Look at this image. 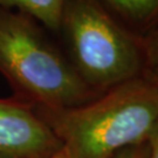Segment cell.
I'll use <instances>...</instances> for the list:
<instances>
[{
    "label": "cell",
    "mask_w": 158,
    "mask_h": 158,
    "mask_svg": "<svg viewBox=\"0 0 158 158\" xmlns=\"http://www.w3.org/2000/svg\"><path fill=\"white\" fill-rule=\"evenodd\" d=\"M69 158H109L148 141L158 122V85L149 75L127 81L82 106H33Z\"/></svg>",
    "instance_id": "6da1fadb"
},
{
    "label": "cell",
    "mask_w": 158,
    "mask_h": 158,
    "mask_svg": "<svg viewBox=\"0 0 158 158\" xmlns=\"http://www.w3.org/2000/svg\"><path fill=\"white\" fill-rule=\"evenodd\" d=\"M0 73L13 97L32 106L68 109L101 95L85 83L55 36L26 13L0 7Z\"/></svg>",
    "instance_id": "7a4b0ae2"
},
{
    "label": "cell",
    "mask_w": 158,
    "mask_h": 158,
    "mask_svg": "<svg viewBox=\"0 0 158 158\" xmlns=\"http://www.w3.org/2000/svg\"><path fill=\"white\" fill-rule=\"evenodd\" d=\"M55 39L80 77L98 94L148 74L142 38L96 0H64Z\"/></svg>",
    "instance_id": "3957f363"
},
{
    "label": "cell",
    "mask_w": 158,
    "mask_h": 158,
    "mask_svg": "<svg viewBox=\"0 0 158 158\" xmlns=\"http://www.w3.org/2000/svg\"><path fill=\"white\" fill-rule=\"evenodd\" d=\"M61 148L32 104L0 98V158H46Z\"/></svg>",
    "instance_id": "277c9868"
},
{
    "label": "cell",
    "mask_w": 158,
    "mask_h": 158,
    "mask_svg": "<svg viewBox=\"0 0 158 158\" xmlns=\"http://www.w3.org/2000/svg\"><path fill=\"white\" fill-rule=\"evenodd\" d=\"M130 32L143 38L158 20V0H96Z\"/></svg>",
    "instance_id": "5b68a950"
},
{
    "label": "cell",
    "mask_w": 158,
    "mask_h": 158,
    "mask_svg": "<svg viewBox=\"0 0 158 158\" xmlns=\"http://www.w3.org/2000/svg\"><path fill=\"white\" fill-rule=\"evenodd\" d=\"M64 0H0V7L26 13L54 36L59 28Z\"/></svg>",
    "instance_id": "8992f818"
},
{
    "label": "cell",
    "mask_w": 158,
    "mask_h": 158,
    "mask_svg": "<svg viewBox=\"0 0 158 158\" xmlns=\"http://www.w3.org/2000/svg\"><path fill=\"white\" fill-rule=\"evenodd\" d=\"M143 47L147 57L148 73L158 67V20L143 38Z\"/></svg>",
    "instance_id": "52a82bcc"
},
{
    "label": "cell",
    "mask_w": 158,
    "mask_h": 158,
    "mask_svg": "<svg viewBox=\"0 0 158 158\" xmlns=\"http://www.w3.org/2000/svg\"><path fill=\"white\" fill-rule=\"evenodd\" d=\"M148 155H149V145L147 141L142 144L124 148L109 158H148Z\"/></svg>",
    "instance_id": "ba28073f"
},
{
    "label": "cell",
    "mask_w": 158,
    "mask_h": 158,
    "mask_svg": "<svg viewBox=\"0 0 158 158\" xmlns=\"http://www.w3.org/2000/svg\"><path fill=\"white\" fill-rule=\"evenodd\" d=\"M149 155L148 158H158V122L153 128L151 135L148 138Z\"/></svg>",
    "instance_id": "9c48e42d"
},
{
    "label": "cell",
    "mask_w": 158,
    "mask_h": 158,
    "mask_svg": "<svg viewBox=\"0 0 158 158\" xmlns=\"http://www.w3.org/2000/svg\"><path fill=\"white\" fill-rule=\"evenodd\" d=\"M46 158H69V155H68L67 150L62 147L61 149H59L56 152H54L53 155H51V156H48V157Z\"/></svg>",
    "instance_id": "30bf717a"
},
{
    "label": "cell",
    "mask_w": 158,
    "mask_h": 158,
    "mask_svg": "<svg viewBox=\"0 0 158 158\" xmlns=\"http://www.w3.org/2000/svg\"><path fill=\"white\" fill-rule=\"evenodd\" d=\"M148 75L151 77V79L157 83V85H158V67L156 68V69H153V70H151V72H149L148 73Z\"/></svg>",
    "instance_id": "8fae6325"
}]
</instances>
